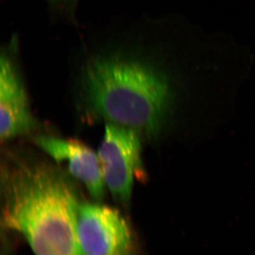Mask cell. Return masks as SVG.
I'll return each mask as SVG.
<instances>
[{"instance_id": "obj_1", "label": "cell", "mask_w": 255, "mask_h": 255, "mask_svg": "<svg viewBox=\"0 0 255 255\" xmlns=\"http://www.w3.org/2000/svg\"><path fill=\"white\" fill-rule=\"evenodd\" d=\"M89 45L79 60L87 108L99 118L155 135L170 112L167 75L130 33Z\"/></svg>"}, {"instance_id": "obj_2", "label": "cell", "mask_w": 255, "mask_h": 255, "mask_svg": "<svg viewBox=\"0 0 255 255\" xmlns=\"http://www.w3.org/2000/svg\"><path fill=\"white\" fill-rule=\"evenodd\" d=\"M3 222L36 255H86L79 240L78 189L44 162H17L4 175Z\"/></svg>"}, {"instance_id": "obj_3", "label": "cell", "mask_w": 255, "mask_h": 255, "mask_svg": "<svg viewBox=\"0 0 255 255\" xmlns=\"http://www.w3.org/2000/svg\"><path fill=\"white\" fill-rule=\"evenodd\" d=\"M18 35L14 34L0 51V136L2 141L33 131L36 119L30 110L23 80Z\"/></svg>"}, {"instance_id": "obj_4", "label": "cell", "mask_w": 255, "mask_h": 255, "mask_svg": "<svg viewBox=\"0 0 255 255\" xmlns=\"http://www.w3.org/2000/svg\"><path fill=\"white\" fill-rule=\"evenodd\" d=\"M138 133L109 123L97 153L105 185L116 199L124 203L130 200L134 179L142 172Z\"/></svg>"}, {"instance_id": "obj_5", "label": "cell", "mask_w": 255, "mask_h": 255, "mask_svg": "<svg viewBox=\"0 0 255 255\" xmlns=\"http://www.w3.org/2000/svg\"><path fill=\"white\" fill-rule=\"evenodd\" d=\"M78 231L86 255H132L130 228L122 215L113 208L80 204Z\"/></svg>"}, {"instance_id": "obj_6", "label": "cell", "mask_w": 255, "mask_h": 255, "mask_svg": "<svg viewBox=\"0 0 255 255\" xmlns=\"http://www.w3.org/2000/svg\"><path fill=\"white\" fill-rule=\"evenodd\" d=\"M33 141L56 162L68 164L70 174L85 186L92 197H104L106 185L100 159L91 148L77 140L52 136L36 137Z\"/></svg>"}, {"instance_id": "obj_7", "label": "cell", "mask_w": 255, "mask_h": 255, "mask_svg": "<svg viewBox=\"0 0 255 255\" xmlns=\"http://www.w3.org/2000/svg\"><path fill=\"white\" fill-rule=\"evenodd\" d=\"M52 17L75 23L79 0H46Z\"/></svg>"}]
</instances>
